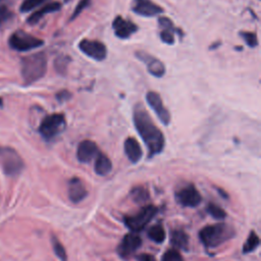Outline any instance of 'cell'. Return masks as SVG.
Segmentation results:
<instances>
[{"mask_svg": "<svg viewBox=\"0 0 261 261\" xmlns=\"http://www.w3.org/2000/svg\"><path fill=\"white\" fill-rule=\"evenodd\" d=\"M123 149H124V153H125L127 159L132 163L135 164L141 160V158L143 156V151H142V148H141L139 142L135 138H133V137L127 138L124 141Z\"/></svg>", "mask_w": 261, "mask_h": 261, "instance_id": "obj_18", "label": "cell"}, {"mask_svg": "<svg viewBox=\"0 0 261 261\" xmlns=\"http://www.w3.org/2000/svg\"><path fill=\"white\" fill-rule=\"evenodd\" d=\"M129 196L132 200L138 204L146 203L147 200H149V192L145 187L138 186L132 189L129 192Z\"/></svg>", "mask_w": 261, "mask_h": 261, "instance_id": "obj_23", "label": "cell"}, {"mask_svg": "<svg viewBox=\"0 0 261 261\" xmlns=\"http://www.w3.org/2000/svg\"><path fill=\"white\" fill-rule=\"evenodd\" d=\"M0 165L3 172L9 176L19 174L24 167L23 160L19 154L13 148L6 146H0Z\"/></svg>", "mask_w": 261, "mask_h": 261, "instance_id": "obj_4", "label": "cell"}, {"mask_svg": "<svg viewBox=\"0 0 261 261\" xmlns=\"http://www.w3.org/2000/svg\"><path fill=\"white\" fill-rule=\"evenodd\" d=\"M61 8V4L59 2H49L42 6L40 9L33 12L27 19L28 23L30 24H36L40 21L42 17H44L48 13H52L55 11H58Z\"/></svg>", "mask_w": 261, "mask_h": 261, "instance_id": "obj_19", "label": "cell"}, {"mask_svg": "<svg viewBox=\"0 0 261 261\" xmlns=\"http://www.w3.org/2000/svg\"><path fill=\"white\" fill-rule=\"evenodd\" d=\"M8 44L10 48L15 51L28 52L41 47L44 44V41L24 31L19 30L10 35Z\"/></svg>", "mask_w": 261, "mask_h": 261, "instance_id": "obj_7", "label": "cell"}, {"mask_svg": "<svg viewBox=\"0 0 261 261\" xmlns=\"http://www.w3.org/2000/svg\"><path fill=\"white\" fill-rule=\"evenodd\" d=\"M147 236L151 241H153L157 244H161L165 240V230L160 223H157L155 225H152L148 229Z\"/></svg>", "mask_w": 261, "mask_h": 261, "instance_id": "obj_22", "label": "cell"}, {"mask_svg": "<svg viewBox=\"0 0 261 261\" xmlns=\"http://www.w3.org/2000/svg\"><path fill=\"white\" fill-rule=\"evenodd\" d=\"M1 1H2V0H0V2H1Z\"/></svg>", "mask_w": 261, "mask_h": 261, "instance_id": "obj_36", "label": "cell"}, {"mask_svg": "<svg viewBox=\"0 0 261 261\" xmlns=\"http://www.w3.org/2000/svg\"><path fill=\"white\" fill-rule=\"evenodd\" d=\"M158 24L160 28V39L162 42L172 45L174 43V34L182 35L181 31L176 28L173 22L165 16H161L158 18Z\"/></svg>", "mask_w": 261, "mask_h": 261, "instance_id": "obj_15", "label": "cell"}, {"mask_svg": "<svg viewBox=\"0 0 261 261\" xmlns=\"http://www.w3.org/2000/svg\"><path fill=\"white\" fill-rule=\"evenodd\" d=\"M174 197L177 204H179L182 207L189 208H194L198 206L202 201L201 194L193 184H187L180 187L175 192Z\"/></svg>", "mask_w": 261, "mask_h": 261, "instance_id": "obj_8", "label": "cell"}, {"mask_svg": "<svg viewBox=\"0 0 261 261\" xmlns=\"http://www.w3.org/2000/svg\"><path fill=\"white\" fill-rule=\"evenodd\" d=\"M259 244H260V239H259L258 234L254 230H252L249 233L247 241L244 243L242 251H243L244 254L251 253V252L255 251L259 247Z\"/></svg>", "mask_w": 261, "mask_h": 261, "instance_id": "obj_24", "label": "cell"}, {"mask_svg": "<svg viewBox=\"0 0 261 261\" xmlns=\"http://www.w3.org/2000/svg\"><path fill=\"white\" fill-rule=\"evenodd\" d=\"M67 195L70 202L74 204L82 202L88 196V191L81 178L74 176L68 180Z\"/></svg>", "mask_w": 261, "mask_h": 261, "instance_id": "obj_17", "label": "cell"}, {"mask_svg": "<svg viewBox=\"0 0 261 261\" xmlns=\"http://www.w3.org/2000/svg\"><path fill=\"white\" fill-rule=\"evenodd\" d=\"M161 261H184V259L176 249H171L164 253Z\"/></svg>", "mask_w": 261, "mask_h": 261, "instance_id": "obj_30", "label": "cell"}, {"mask_svg": "<svg viewBox=\"0 0 261 261\" xmlns=\"http://www.w3.org/2000/svg\"><path fill=\"white\" fill-rule=\"evenodd\" d=\"M98 154V146L94 141L91 140L82 141L76 149V158L82 163H89L91 160L96 158Z\"/></svg>", "mask_w": 261, "mask_h": 261, "instance_id": "obj_16", "label": "cell"}, {"mask_svg": "<svg viewBox=\"0 0 261 261\" xmlns=\"http://www.w3.org/2000/svg\"><path fill=\"white\" fill-rule=\"evenodd\" d=\"M217 191H218V193H219L223 198H225V199L227 198V194H225L221 189H217Z\"/></svg>", "mask_w": 261, "mask_h": 261, "instance_id": "obj_35", "label": "cell"}, {"mask_svg": "<svg viewBox=\"0 0 261 261\" xmlns=\"http://www.w3.org/2000/svg\"><path fill=\"white\" fill-rule=\"evenodd\" d=\"M146 101H147L148 105L151 107V109L155 112V114L157 115L159 120L163 124L168 125L170 122V119H171L170 113H169L168 109L164 106L160 95L157 92L150 91L146 94Z\"/></svg>", "mask_w": 261, "mask_h": 261, "instance_id": "obj_11", "label": "cell"}, {"mask_svg": "<svg viewBox=\"0 0 261 261\" xmlns=\"http://www.w3.org/2000/svg\"><path fill=\"white\" fill-rule=\"evenodd\" d=\"M46 1L48 0H23L20 7H19V10L21 12H29V11H32L33 9H35L36 7L40 6L41 4L45 3Z\"/></svg>", "mask_w": 261, "mask_h": 261, "instance_id": "obj_28", "label": "cell"}, {"mask_svg": "<svg viewBox=\"0 0 261 261\" xmlns=\"http://www.w3.org/2000/svg\"><path fill=\"white\" fill-rule=\"evenodd\" d=\"M142 238L136 232L126 233L117 246V254L120 258L128 260L142 246Z\"/></svg>", "mask_w": 261, "mask_h": 261, "instance_id": "obj_9", "label": "cell"}, {"mask_svg": "<svg viewBox=\"0 0 261 261\" xmlns=\"http://www.w3.org/2000/svg\"><path fill=\"white\" fill-rule=\"evenodd\" d=\"M66 127V120L62 113H53L46 116L40 123L39 133L46 140L50 141L60 135Z\"/></svg>", "mask_w": 261, "mask_h": 261, "instance_id": "obj_6", "label": "cell"}, {"mask_svg": "<svg viewBox=\"0 0 261 261\" xmlns=\"http://www.w3.org/2000/svg\"><path fill=\"white\" fill-rule=\"evenodd\" d=\"M236 231L232 226L219 222L211 225L204 226L199 231V239L207 249H214L232 239Z\"/></svg>", "mask_w": 261, "mask_h": 261, "instance_id": "obj_3", "label": "cell"}, {"mask_svg": "<svg viewBox=\"0 0 261 261\" xmlns=\"http://www.w3.org/2000/svg\"><path fill=\"white\" fill-rule=\"evenodd\" d=\"M70 63V58L66 55H60L58 56L54 61V67L56 71L60 74H64L68 64Z\"/></svg>", "mask_w": 261, "mask_h": 261, "instance_id": "obj_27", "label": "cell"}, {"mask_svg": "<svg viewBox=\"0 0 261 261\" xmlns=\"http://www.w3.org/2000/svg\"><path fill=\"white\" fill-rule=\"evenodd\" d=\"M135 127L148 149L149 157L160 154L165 146V138L162 132L152 120L150 114L142 104H137L133 111Z\"/></svg>", "mask_w": 261, "mask_h": 261, "instance_id": "obj_1", "label": "cell"}, {"mask_svg": "<svg viewBox=\"0 0 261 261\" xmlns=\"http://www.w3.org/2000/svg\"><path fill=\"white\" fill-rule=\"evenodd\" d=\"M132 10L141 16L151 17L163 12V8L152 0H133Z\"/></svg>", "mask_w": 261, "mask_h": 261, "instance_id": "obj_14", "label": "cell"}, {"mask_svg": "<svg viewBox=\"0 0 261 261\" xmlns=\"http://www.w3.org/2000/svg\"><path fill=\"white\" fill-rule=\"evenodd\" d=\"M70 98H71V93L66 91V90H62V91H60V92H58L56 94V99L59 102H65V101H67Z\"/></svg>", "mask_w": 261, "mask_h": 261, "instance_id": "obj_33", "label": "cell"}, {"mask_svg": "<svg viewBox=\"0 0 261 261\" xmlns=\"http://www.w3.org/2000/svg\"><path fill=\"white\" fill-rule=\"evenodd\" d=\"M135 55L146 65L147 70L153 76L162 77L165 74V65L158 58L144 51H136Z\"/></svg>", "mask_w": 261, "mask_h": 261, "instance_id": "obj_12", "label": "cell"}, {"mask_svg": "<svg viewBox=\"0 0 261 261\" xmlns=\"http://www.w3.org/2000/svg\"><path fill=\"white\" fill-rule=\"evenodd\" d=\"M94 169L98 175L104 176L108 174L112 169L111 160L108 158V156L99 152V154L96 156V159H95Z\"/></svg>", "mask_w": 261, "mask_h": 261, "instance_id": "obj_20", "label": "cell"}, {"mask_svg": "<svg viewBox=\"0 0 261 261\" xmlns=\"http://www.w3.org/2000/svg\"><path fill=\"white\" fill-rule=\"evenodd\" d=\"M12 16V12L8 9L6 5H1L0 6V24L8 20Z\"/></svg>", "mask_w": 261, "mask_h": 261, "instance_id": "obj_32", "label": "cell"}, {"mask_svg": "<svg viewBox=\"0 0 261 261\" xmlns=\"http://www.w3.org/2000/svg\"><path fill=\"white\" fill-rule=\"evenodd\" d=\"M157 211L158 209L154 205H145L137 213L124 215L123 222L132 232H139L147 226V224L156 215Z\"/></svg>", "mask_w": 261, "mask_h": 261, "instance_id": "obj_5", "label": "cell"}, {"mask_svg": "<svg viewBox=\"0 0 261 261\" xmlns=\"http://www.w3.org/2000/svg\"><path fill=\"white\" fill-rule=\"evenodd\" d=\"M90 3H91V0H81V1L77 3L76 7L74 8V10H73V12H72V14H71L69 20H73L75 17H77V16L82 13V11H83L84 9H86V8L90 5Z\"/></svg>", "mask_w": 261, "mask_h": 261, "instance_id": "obj_31", "label": "cell"}, {"mask_svg": "<svg viewBox=\"0 0 261 261\" xmlns=\"http://www.w3.org/2000/svg\"><path fill=\"white\" fill-rule=\"evenodd\" d=\"M112 29L114 35L119 39H128L138 30V25L132 20L125 19L122 16H116L112 21Z\"/></svg>", "mask_w": 261, "mask_h": 261, "instance_id": "obj_13", "label": "cell"}, {"mask_svg": "<svg viewBox=\"0 0 261 261\" xmlns=\"http://www.w3.org/2000/svg\"><path fill=\"white\" fill-rule=\"evenodd\" d=\"M136 258H137L138 261H156L153 255L147 254V253L140 254V255H138Z\"/></svg>", "mask_w": 261, "mask_h": 261, "instance_id": "obj_34", "label": "cell"}, {"mask_svg": "<svg viewBox=\"0 0 261 261\" xmlns=\"http://www.w3.org/2000/svg\"><path fill=\"white\" fill-rule=\"evenodd\" d=\"M206 211L209 215H211L213 218H215L217 220H222L226 217L225 211L221 207H219L218 205H216L214 203H209L206 207Z\"/></svg>", "mask_w": 261, "mask_h": 261, "instance_id": "obj_26", "label": "cell"}, {"mask_svg": "<svg viewBox=\"0 0 261 261\" xmlns=\"http://www.w3.org/2000/svg\"><path fill=\"white\" fill-rule=\"evenodd\" d=\"M51 243H52L53 251H54L55 255L60 259V261H67L66 251H65L63 245L60 243V241L55 236H52Z\"/></svg>", "mask_w": 261, "mask_h": 261, "instance_id": "obj_25", "label": "cell"}, {"mask_svg": "<svg viewBox=\"0 0 261 261\" xmlns=\"http://www.w3.org/2000/svg\"><path fill=\"white\" fill-rule=\"evenodd\" d=\"M245 41V43L250 47V48H255L258 46V38L255 33L252 32H241L240 34Z\"/></svg>", "mask_w": 261, "mask_h": 261, "instance_id": "obj_29", "label": "cell"}, {"mask_svg": "<svg viewBox=\"0 0 261 261\" xmlns=\"http://www.w3.org/2000/svg\"><path fill=\"white\" fill-rule=\"evenodd\" d=\"M170 243L174 249L188 250L189 237L182 229H172L170 231Z\"/></svg>", "mask_w": 261, "mask_h": 261, "instance_id": "obj_21", "label": "cell"}, {"mask_svg": "<svg viewBox=\"0 0 261 261\" xmlns=\"http://www.w3.org/2000/svg\"><path fill=\"white\" fill-rule=\"evenodd\" d=\"M79 48L85 55L96 61H102L107 56L106 46L97 40L84 39L79 43Z\"/></svg>", "mask_w": 261, "mask_h": 261, "instance_id": "obj_10", "label": "cell"}, {"mask_svg": "<svg viewBox=\"0 0 261 261\" xmlns=\"http://www.w3.org/2000/svg\"><path fill=\"white\" fill-rule=\"evenodd\" d=\"M47 71V56L44 52L33 53L21 58L20 72L25 85L41 80Z\"/></svg>", "mask_w": 261, "mask_h": 261, "instance_id": "obj_2", "label": "cell"}]
</instances>
